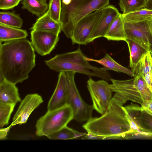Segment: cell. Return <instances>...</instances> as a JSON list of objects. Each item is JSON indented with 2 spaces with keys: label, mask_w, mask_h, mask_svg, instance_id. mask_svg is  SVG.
<instances>
[{
  "label": "cell",
  "mask_w": 152,
  "mask_h": 152,
  "mask_svg": "<svg viewBox=\"0 0 152 152\" xmlns=\"http://www.w3.org/2000/svg\"><path fill=\"white\" fill-rule=\"evenodd\" d=\"M35 57L26 38L0 42V82L5 80L16 84L27 79L35 66Z\"/></svg>",
  "instance_id": "obj_1"
},
{
  "label": "cell",
  "mask_w": 152,
  "mask_h": 152,
  "mask_svg": "<svg viewBox=\"0 0 152 152\" xmlns=\"http://www.w3.org/2000/svg\"><path fill=\"white\" fill-rule=\"evenodd\" d=\"M126 102L115 93L106 112L99 117H91L83 126L88 133L103 137L104 140L125 138L133 134L123 105Z\"/></svg>",
  "instance_id": "obj_2"
},
{
  "label": "cell",
  "mask_w": 152,
  "mask_h": 152,
  "mask_svg": "<svg viewBox=\"0 0 152 152\" xmlns=\"http://www.w3.org/2000/svg\"><path fill=\"white\" fill-rule=\"evenodd\" d=\"M80 48L74 51L58 54L45 61L46 65L51 69L57 72H72L96 77L107 81H110V74L103 67L90 64L85 58Z\"/></svg>",
  "instance_id": "obj_3"
},
{
  "label": "cell",
  "mask_w": 152,
  "mask_h": 152,
  "mask_svg": "<svg viewBox=\"0 0 152 152\" xmlns=\"http://www.w3.org/2000/svg\"><path fill=\"white\" fill-rule=\"evenodd\" d=\"M110 0H71L67 4H62L60 21L61 31L71 38L78 22L87 15L109 5Z\"/></svg>",
  "instance_id": "obj_4"
},
{
  "label": "cell",
  "mask_w": 152,
  "mask_h": 152,
  "mask_svg": "<svg viewBox=\"0 0 152 152\" xmlns=\"http://www.w3.org/2000/svg\"><path fill=\"white\" fill-rule=\"evenodd\" d=\"M109 87L112 91L120 95L126 102L131 101L141 105L152 99V92L142 75L138 73L132 79L119 80L111 78Z\"/></svg>",
  "instance_id": "obj_5"
},
{
  "label": "cell",
  "mask_w": 152,
  "mask_h": 152,
  "mask_svg": "<svg viewBox=\"0 0 152 152\" xmlns=\"http://www.w3.org/2000/svg\"><path fill=\"white\" fill-rule=\"evenodd\" d=\"M74 119L73 110L69 104L51 110L46 113L37 121L36 134L39 137L47 136L58 131Z\"/></svg>",
  "instance_id": "obj_6"
},
{
  "label": "cell",
  "mask_w": 152,
  "mask_h": 152,
  "mask_svg": "<svg viewBox=\"0 0 152 152\" xmlns=\"http://www.w3.org/2000/svg\"><path fill=\"white\" fill-rule=\"evenodd\" d=\"M65 72L68 88L66 104L70 105L73 110L74 120L80 123L87 121L92 117L94 110L93 106L87 104L81 97L75 82V73Z\"/></svg>",
  "instance_id": "obj_7"
},
{
  "label": "cell",
  "mask_w": 152,
  "mask_h": 152,
  "mask_svg": "<svg viewBox=\"0 0 152 152\" xmlns=\"http://www.w3.org/2000/svg\"><path fill=\"white\" fill-rule=\"evenodd\" d=\"M87 87L93 102L94 109L101 115L106 111L112 98L109 84L102 79L97 81L90 78L87 82Z\"/></svg>",
  "instance_id": "obj_8"
},
{
  "label": "cell",
  "mask_w": 152,
  "mask_h": 152,
  "mask_svg": "<svg viewBox=\"0 0 152 152\" xmlns=\"http://www.w3.org/2000/svg\"><path fill=\"white\" fill-rule=\"evenodd\" d=\"M102 9L90 13L78 22L73 30L70 38L73 44L86 45L88 43L91 33L102 15Z\"/></svg>",
  "instance_id": "obj_9"
},
{
  "label": "cell",
  "mask_w": 152,
  "mask_h": 152,
  "mask_svg": "<svg viewBox=\"0 0 152 152\" xmlns=\"http://www.w3.org/2000/svg\"><path fill=\"white\" fill-rule=\"evenodd\" d=\"M124 25L126 39L132 40L147 50L152 52V36L148 21H124Z\"/></svg>",
  "instance_id": "obj_10"
},
{
  "label": "cell",
  "mask_w": 152,
  "mask_h": 152,
  "mask_svg": "<svg viewBox=\"0 0 152 152\" xmlns=\"http://www.w3.org/2000/svg\"><path fill=\"white\" fill-rule=\"evenodd\" d=\"M31 43L36 51L42 56L49 54L59 39V35L35 30L31 32Z\"/></svg>",
  "instance_id": "obj_11"
},
{
  "label": "cell",
  "mask_w": 152,
  "mask_h": 152,
  "mask_svg": "<svg viewBox=\"0 0 152 152\" xmlns=\"http://www.w3.org/2000/svg\"><path fill=\"white\" fill-rule=\"evenodd\" d=\"M43 102L42 97L37 94L26 95L21 102L10 126L26 123L31 113Z\"/></svg>",
  "instance_id": "obj_12"
},
{
  "label": "cell",
  "mask_w": 152,
  "mask_h": 152,
  "mask_svg": "<svg viewBox=\"0 0 152 152\" xmlns=\"http://www.w3.org/2000/svg\"><path fill=\"white\" fill-rule=\"evenodd\" d=\"M102 9V15L91 33L88 43L96 39L104 37L110 25L120 14L113 5H108Z\"/></svg>",
  "instance_id": "obj_13"
},
{
  "label": "cell",
  "mask_w": 152,
  "mask_h": 152,
  "mask_svg": "<svg viewBox=\"0 0 152 152\" xmlns=\"http://www.w3.org/2000/svg\"><path fill=\"white\" fill-rule=\"evenodd\" d=\"M68 95V84L66 72H60L56 88L48 104V110H55L66 104Z\"/></svg>",
  "instance_id": "obj_14"
},
{
  "label": "cell",
  "mask_w": 152,
  "mask_h": 152,
  "mask_svg": "<svg viewBox=\"0 0 152 152\" xmlns=\"http://www.w3.org/2000/svg\"><path fill=\"white\" fill-rule=\"evenodd\" d=\"M126 117L133 134L142 136H152V134L143 128L140 123V115L142 111L141 107L131 104L123 107Z\"/></svg>",
  "instance_id": "obj_15"
},
{
  "label": "cell",
  "mask_w": 152,
  "mask_h": 152,
  "mask_svg": "<svg viewBox=\"0 0 152 152\" xmlns=\"http://www.w3.org/2000/svg\"><path fill=\"white\" fill-rule=\"evenodd\" d=\"M62 23L53 19L48 11L44 15L38 18L30 28L59 34L61 31Z\"/></svg>",
  "instance_id": "obj_16"
},
{
  "label": "cell",
  "mask_w": 152,
  "mask_h": 152,
  "mask_svg": "<svg viewBox=\"0 0 152 152\" xmlns=\"http://www.w3.org/2000/svg\"><path fill=\"white\" fill-rule=\"evenodd\" d=\"M15 85L5 80L0 82V102L16 104L21 101Z\"/></svg>",
  "instance_id": "obj_17"
},
{
  "label": "cell",
  "mask_w": 152,
  "mask_h": 152,
  "mask_svg": "<svg viewBox=\"0 0 152 152\" xmlns=\"http://www.w3.org/2000/svg\"><path fill=\"white\" fill-rule=\"evenodd\" d=\"M104 37L109 41H126V39L122 14L120 13L114 20Z\"/></svg>",
  "instance_id": "obj_18"
},
{
  "label": "cell",
  "mask_w": 152,
  "mask_h": 152,
  "mask_svg": "<svg viewBox=\"0 0 152 152\" xmlns=\"http://www.w3.org/2000/svg\"><path fill=\"white\" fill-rule=\"evenodd\" d=\"M85 58L88 61L96 62L102 65L105 70H112L118 72L124 73L131 77L135 76L131 70L118 63L107 53H106L103 58L100 59L90 58L86 56Z\"/></svg>",
  "instance_id": "obj_19"
},
{
  "label": "cell",
  "mask_w": 152,
  "mask_h": 152,
  "mask_svg": "<svg viewBox=\"0 0 152 152\" xmlns=\"http://www.w3.org/2000/svg\"><path fill=\"white\" fill-rule=\"evenodd\" d=\"M125 42L127 43L129 50L130 66L131 71L134 75L138 63L148 50L132 40L126 39Z\"/></svg>",
  "instance_id": "obj_20"
},
{
  "label": "cell",
  "mask_w": 152,
  "mask_h": 152,
  "mask_svg": "<svg viewBox=\"0 0 152 152\" xmlns=\"http://www.w3.org/2000/svg\"><path fill=\"white\" fill-rule=\"evenodd\" d=\"M28 33L25 30L0 24V42L25 39Z\"/></svg>",
  "instance_id": "obj_21"
},
{
  "label": "cell",
  "mask_w": 152,
  "mask_h": 152,
  "mask_svg": "<svg viewBox=\"0 0 152 152\" xmlns=\"http://www.w3.org/2000/svg\"><path fill=\"white\" fill-rule=\"evenodd\" d=\"M23 10H26L38 18L44 15L48 11L49 4L47 0H22Z\"/></svg>",
  "instance_id": "obj_22"
},
{
  "label": "cell",
  "mask_w": 152,
  "mask_h": 152,
  "mask_svg": "<svg viewBox=\"0 0 152 152\" xmlns=\"http://www.w3.org/2000/svg\"><path fill=\"white\" fill-rule=\"evenodd\" d=\"M122 15L125 22H144L152 20V10L145 8Z\"/></svg>",
  "instance_id": "obj_23"
},
{
  "label": "cell",
  "mask_w": 152,
  "mask_h": 152,
  "mask_svg": "<svg viewBox=\"0 0 152 152\" xmlns=\"http://www.w3.org/2000/svg\"><path fill=\"white\" fill-rule=\"evenodd\" d=\"M23 23V20L20 15L16 13L15 11L0 12V24L21 28Z\"/></svg>",
  "instance_id": "obj_24"
},
{
  "label": "cell",
  "mask_w": 152,
  "mask_h": 152,
  "mask_svg": "<svg viewBox=\"0 0 152 152\" xmlns=\"http://www.w3.org/2000/svg\"><path fill=\"white\" fill-rule=\"evenodd\" d=\"M119 5L123 14L145 8L146 0H119Z\"/></svg>",
  "instance_id": "obj_25"
},
{
  "label": "cell",
  "mask_w": 152,
  "mask_h": 152,
  "mask_svg": "<svg viewBox=\"0 0 152 152\" xmlns=\"http://www.w3.org/2000/svg\"><path fill=\"white\" fill-rule=\"evenodd\" d=\"M148 73H152V58L149 51H148L141 59L137 66L134 75L139 73L143 76Z\"/></svg>",
  "instance_id": "obj_26"
},
{
  "label": "cell",
  "mask_w": 152,
  "mask_h": 152,
  "mask_svg": "<svg viewBox=\"0 0 152 152\" xmlns=\"http://www.w3.org/2000/svg\"><path fill=\"white\" fill-rule=\"evenodd\" d=\"M76 131L66 126L47 136L51 140H68L75 139Z\"/></svg>",
  "instance_id": "obj_27"
},
{
  "label": "cell",
  "mask_w": 152,
  "mask_h": 152,
  "mask_svg": "<svg viewBox=\"0 0 152 152\" xmlns=\"http://www.w3.org/2000/svg\"><path fill=\"white\" fill-rule=\"evenodd\" d=\"M16 104L0 102V128L8 125Z\"/></svg>",
  "instance_id": "obj_28"
},
{
  "label": "cell",
  "mask_w": 152,
  "mask_h": 152,
  "mask_svg": "<svg viewBox=\"0 0 152 152\" xmlns=\"http://www.w3.org/2000/svg\"><path fill=\"white\" fill-rule=\"evenodd\" d=\"M48 11L50 17L55 21L61 22V0H50Z\"/></svg>",
  "instance_id": "obj_29"
},
{
  "label": "cell",
  "mask_w": 152,
  "mask_h": 152,
  "mask_svg": "<svg viewBox=\"0 0 152 152\" xmlns=\"http://www.w3.org/2000/svg\"><path fill=\"white\" fill-rule=\"evenodd\" d=\"M140 120L142 127L148 132L152 133V116L142 111Z\"/></svg>",
  "instance_id": "obj_30"
},
{
  "label": "cell",
  "mask_w": 152,
  "mask_h": 152,
  "mask_svg": "<svg viewBox=\"0 0 152 152\" xmlns=\"http://www.w3.org/2000/svg\"><path fill=\"white\" fill-rule=\"evenodd\" d=\"M22 0H0V9L7 10L13 9Z\"/></svg>",
  "instance_id": "obj_31"
},
{
  "label": "cell",
  "mask_w": 152,
  "mask_h": 152,
  "mask_svg": "<svg viewBox=\"0 0 152 152\" xmlns=\"http://www.w3.org/2000/svg\"><path fill=\"white\" fill-rule=\"evenodd\" d=\"M141 108L142 111L152 116V99L143 103Z\"/></svg>",
  "instance_id": "obj_32"
},
{
  "label": "cell",
  "mask_w": 152,
  "mask_h": 152,
  "mask_svg": "<svg viewBox=\"0 0 152 152\" xmlns=\"http://www.w3.org/2000/svg\"><path fill=\"white\" fill-rule=\"evenodd\" d=\"M142 77L147 86L152 92V73H148Z\"/></svg>",
  "instance_id": "obj_33"
},
{
  "label": "cell",
  "mask_w": 152,
  "mask_h": 152,
  "mask_svg": "<svg viewBox=\"0 0 152 152\" xmlns=\"http://www.w3.org/2000/svg\"><path fill=\"white\" fill-rule=\"evenodd\" d=\"M104 137L102 136H97L90 133L86 134L82 137V140H104Z\"/></svg>",
  "instance_id": "obj_34"
},
{
  "label": "cell",
  "mask_w": 152,
  "mask_h": 152,
  "mask_svg": "<svg viewBox=\"0 0 152 152\" xmlns=\"http://www.w3.org/2000/svg\"><path fill=\"white\" fill-rule=\"evenodd\" d=\"M11 128L9 126L5 128H1L0 129V139L4 140L6 138L7 133L9 131L10 128Z\"/></svg>",
  "instance_id": "obj_35"
},
{
  "label": "cell",
  "mask_w": 152,
  "mask_h": 152,
  "mask_svg": "<svg viewBox=\"0 0 152 152\" xmlns=\"http://www.w3.org/2000/svg\"><path fill=\"white\" fill-rule=\"evenodd\" d=\"M145 8L152 10V0H146Z\"/></svg>",
  "instance_id": "obj_36"
},
{
  "label": "cell",
  "mask_w": 152,
  "mask_h": 152,
  "mask_svg": "<svg viewBox=\"0 0 152 152\" xmlns=\"http://www.w3.org/2000/svg\"><path fill=\"white\" fill-rule=\"evenodd\" d=\"M150 30L151 35L152 36V20L148 21Z\"/></svg>",
  "instance_id": "obj_37"
},
{
  "label": "cell",
  "mask_w": 152,
  "mask_h": 152,
  "mask_svg": "<svg viewBox=\"0 0 152 152\" xmlns=\"http://www.w3.org/2000/svg\"><path fill=\"white\" fill-rule=\"evenodd\" d=\"M151 52V57H152V52Z\"/></svg>",
  "instance_id": "obj_38"
}]
</instances>
